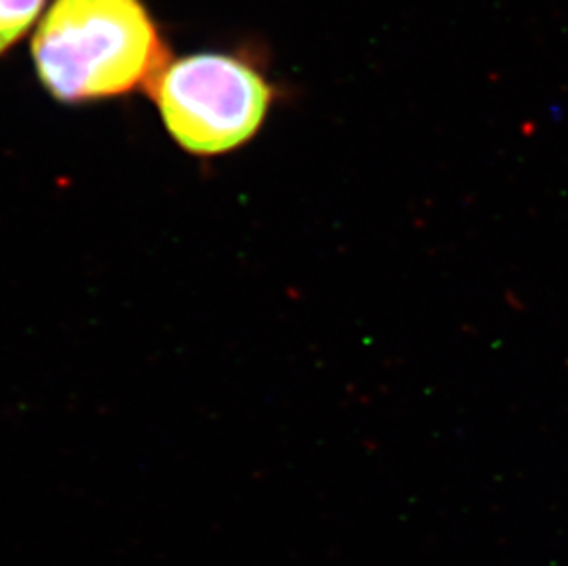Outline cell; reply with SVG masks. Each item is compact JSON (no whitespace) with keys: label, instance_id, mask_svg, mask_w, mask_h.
Listing matches in <instances>:
<instances>
[{"label":"cell","instance_id":"7a4b0ae2","mask_svg":"<svg viewBox=\"0 0 568 566\" xmlns=\"http://www.w3.org/2000/svg\"><path fill=\"white\" fill-rule=\"evenodd\" d=\"M151 92L175 142L204 156L236 150L253 139L273 98L256 70L215 54L179 59Z\"/></svg>","mask_w":568,"mask_h":566},{"label":"cell","instance_id":"3957f363","mask_svg":"<svg viewBox=\"0 0 568 566\" xmlns=\"http://www.w3.org/2000/svg\"><path fill=\"white\" fill-rule=\"evenodd\" d=\"M44 0H0V54L38 19Z\"/></svg>","mask_w":568,"mask_h":566},{"label":"cell","instance_id":"6da1fadb","mask_svg":"<svg viewBox=\"0 0 568 566\" xmlns=\"http://www.w3.org/2000/svg\"><path fill=\"white\" fill-rule=\"evenodd\" d=\"M32 49L47 91L69 103L151 91L168 67L140 0H55Z\"/></svg>","mask_w":568,"mask_h":566}]
</instances>
